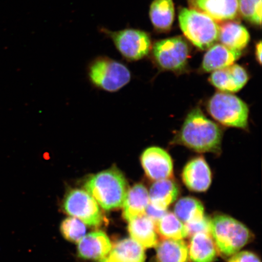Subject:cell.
I'll use <instances>...</instances> for the list:
<instances>
[{"label":"cell","mask_w":262,"mask_h":262,"mask_svg":"<svg viewBox=\"0 0 262 262\" xmlns=\"http://www.w3.org/2000/svg\"><path fill=\"white\" fill-rule=\"evenodd\" d=\"M64 211L85 225L98 227L102 224V212L96 200L83 189H74L68 193L63 203Z\"/></svg>","instance_id":"cell-9"},{"label":"cell","mask_w":262,"mask_h":262,"mask_svg":"<svg viewBox=\"0 0 262 262\" xmlns=\"http://www.w3.org/2000/svg\"><path fill=\"white\" fill-rule=\"evenodd\" d=\"M206 107L212 119L222 125L248 130L250 109L233 94L219 91L209 98Z\"/></svg>","instance_id":"cell-5"},{"label":"cell","mask_w":262,"mask_h":262,"mask_svg":"<svg viewBox=\"0 0 262 262\" xmlns=\"http://www.w3.org/2000/svg\"><path fill=\"white\" fill-rule=\"evenodd\" d=\"M113 246L107 235L97 231L85 235L78 242V256L84 259L103 261L107 257Z\"/></svg>","instance_id":"cell-13"},{"label":"cell","mask_w":262,"mask_h":262,"mask_svg":"<svg viewBox=\"0 0 262 262\" xmlns=\"http://www.w3.org/2000/svg\"><path fill=\"white\" fill-rule=\"evenodd\" d=\"M238 12L251 22L255 10L261 6V0H238Z\"/></svg>","instance_id":"cell-27"},{"label":"cell","mask_w":262,"mask_h":262,"mask_svg":"<svg viewBox=\"0 0 262 262\" xmlns=\"http://www.w3.org/2000/svg\"><path fill=\"white\" fill-rule=\"evenodd\" d=\"M159 262H188V247L183 240L163 239L156 246Z\"/></svg>","instance_id":"cell-22"},{"label":"cell","mask_w":262,"mask_h":262,"mask_svg":"<svg viewBox=\"0 0 262 262\" xmlns=\"http://www.w3.org/2000/svg\"><path fill=\"white\" fill-rule=\"evenodd\" d=\"M88 74L95 86L111 93L122 89L131 80L130 71L125 64L103 55L90 62Z\"/></svg>","instance_id":"cell-6"},{"label":"cell","mask_w":262,"mask_h":262,"mask_svg":"<svg viewBox=\"0 0 262 262\" xmlns=\"http://www.w3.org/2000/svg\"><path fill=\"white\" fill-rule=\"evenodd\" d=\"M188 236L191 237L199 232L210 234V219L205 217L203 220L193 224L185 225Z\"/></svg>","instance_id":"cell-28"},{"label":"cell","mask_w":262,"mask_h":262,"mask_svg":"<svg viewBox=\"0 0 262 262\" xmlns=\"http://www.w3.org/2000/svg\"><path fill=\"white\" fill-rule=\"evenodd\" d=\"M175 10L172 0H154L149 16L155 28L159 31L171 29L174 19Z\"/></svg>","instance_id":"cell-23"},{"label":"cell","mask_w":262,"mask_h":262,"mask_svg":"<svg viewBox=\"0 0 262 262\" xmlns=\"http://www.w3.org/2000/svg\"><path fill=\"white\" fill-rule=\"evenodd\" d=\"M210 234L218 252L225 257L238 253L252 237L250 229L244 224L223 214L210 219Z\"/></svg>","instance_id":"cell-3"},{"label":"cell","mask_w":262,"mask_h":262,"mask_svg":"<svg viewBox=\"0 0 262 262\" xmlns=\"http://www.w3.org/2000/svg\"><path fill=\"white\" fill-rule=\"evenodd\" d=\"M248 80L247 70L236 64L213 71L209 78V81L219 92L230 94L243 89Z\"/></svg>","instance_id":"cell-12"},{"label":"cell","mask_w":262,"mask_h":262,"mask_svg":"<svg viewBox=\"0 0 262 262\" xmlns=\"http://www.w3.org/2000/svg\"><path fill=\"white\" fill-rule=\"evenodd\" d=\"M188 253L192 262H213L217 258L218 251L210 234L199 232L191 236Z\"/></svg>","instance_id":"cell-19"},{"label":"cell","mask_w":262,"mask_h":262,"mask_svg":"<svg viewBox=\"0 0 262 262\" xmlns=\"http://www.w3.org/2000/svg\"><path fill=\"white\" fill-rule=\"evenodd\" d=\"M140 162L147 178L152 181L173 178L171 156L162 147H147L141 155Z\"/></svg>","instance_id":"cell-10"},{"label":"cell","mask_w":262,"mask_h":262,"mask_svg":"<svg viewBox=\"0 0 262 262\" xmlns=\"http://www.w3.org/2000/svg\"><path fill=\"white\" fill-rule=\"evenodd\" d=\"M149 191V204L159 210L166 211L179 194L178 184L172 179L154 182Z\"/></svg>","instance_id":"cell-17"},{"label":"cell","mask_w":262,"mask_h":262,"mask_svg":"<svg viewBox=\"0 0 262 262\" xmlns=\"http://www.w3.org/2000/svg\"><path fill=\"white\" fill-rule=\"evenodd\" d=\"M84 188L105 210L122 207L129 189L125 177L115 167L90 177Z\"/></svg>","instance_id":"cell-2"},{"label":"cell","mask_w":262,"mask_h":262,"mask_svg":"<svg viewBox=\"0 0 262 262\" xmlns=\"http://www.w3.org/2000/svg\"><path fill=\"white\" fill-rule=\"evenodd\" d=\"M166 211H161L154 208L149 204L146 210V215L155 223V224L165 214Z\"/></svg>","instance_id":"cell-30"},{"label":"cell","mask_w":262,"mask_h":262,"mask_svg":"<svg viewBox=\"0 0 262 262\" xmlns=\"http://www.w3.org/2000/svg\"><path fill=\"white\" fill-rule=\"evenodd\" d=\"M228 262H261L256 254L250 251H242L232 255Z\"/></svg>","instance_id":"cell-29"},{"label":"cell","mask_w":262,"mask_h":262,"mask_svg":"<svg viewBox=\"0 0 262 262\" xmlns=\"http://www.w3.org/2000/svg\"><path fill=\"white\" fill-rule=\"evenodd\" d=\"M149 204L148 190L142 183L134 185L127 191L122 205L124 219L129 222L145 215Z\"/></svg>","instance_id":"cell-16"},{"label":"cell","mask_w":262,"mask_h":262,"mask_svg":"<svg viewBox=\"0 0 262 262\" xmlns=\"http://www.w3.org/2000/svg\"><path fill=\"white\" fill-rule=\"evenodd\" d=\"M179 21L185 37L201 50H208L218 41L220 26L204 13L182 8L179 12Z\"/></svg>","instance_id":"cell-4"},{"label":"cell","mask_w":262,"mask_h":262,"mask_svg":"<svg viewBox=\"0 0 262 262\" xmlns=\"http://www.w3.org/2000/svg\"><path fill=\"white\" fill-rule=\"evenodd\" d=\"M222 139V127L206 117L201 107H196L186 116L171 145L185 146L198 153L219 155Z\"/></svg>","instance_id":"cell-1"},{"label":"cell","mask_w":262,"mask_h":262,"mask_svg":"<svg viewBox=\"0 0 262 262\" xmlns=\"http://www.w3.org/2000/svg\"><path fill=\"white\" fill-rule=\"evenodd\" d=\"M190 7L215 21L232 20L238 14V0H189Z\"/></svg>","instance_id":"cell-14"},{"label":"cell","mask_w":262,"mask_h":262,"mask_svg":"<svg viewBox=\"0 0 262 262\" xmlns=\"http://www.w3.org/2000/svg\"><path fill=\"white\" fill-rule=\"evenodd\" d=\"M145 248L133 238L122 239L114 245L103 262H145Z\"/></svg>","instance_id":"cell-20"},{"label":"cell","mask_w":262,"mask_h":262,"mask_svg":"<svg viewBox=\"0 0 262 262\" xmlns=\"http://www.w3.org/2000/svg\"><path fill=\"white\" fill-rule=\"evenodd\" d=\"M128 231L143 248H155L159 243L155 223L146 214L129 222Z\"/></svg>","instance_id":"cell-18"},{"label":"cell","mask_w":262,"mask_h":262,"mask_svg":"<svg viewBox=\"0 0 262 262\" xmlns=\"http://www.w3.org/2000/svg\"><path fill=\"white\" fill-rule=\"evenodd\" d=\"M174 214L185 225L201 221L205 217L204 205L192 196L183 198L176 203Z\"/></svg>","instance_id":"cell-24"},{"label":"cell","mask_w":262,"mask_h":262,"mask_svg":"<svg viewBox=\"0 0 262 262\" xmlns=\"http://www.w3.org/2000/svg\"><path fill=\"white\" fill-rule=\"evenodd\" d=\"M183 183L190 191L204 192L210 187L212 172L203 156L196 157L186 164L182 172Z\"/></svg>","instance_id":"cell-11"},{"label":"cell","mask_w":262,"mask_h":262,"mask_svg":"<svg viewBox=\"0 0 262 262\" xmlns=\"http://www.w3.org/2000/svg\"><path fill=\"white\" fill-rule=\"evenodd\" d=\"M242 51L234 50L222 44H215L208 49L203 59L201 70L203 73L227 68L238 60Z\"/></svg>","instance_id":"cell-15"},{"label":"cell","mask_w":262,"mask_h":262,"mask_svg":"<svg viewBox=\"0 0 262 262\" xmlns=\"http://www.w3.org/2000/svg\"><path fill=\"white\" fill-rule=\"evenodd\" d=\"M152 54L162 70L180 73L185 70L189 57V47L182 37L165 39L156 42Z\"/></svg>","instance_id":"cell-8"},{"label":"cell","mask_w":262,"mask_h":262,"mask_svg":"<svg viewBox=\"0 0 262 262\" xmlns=\"http://www.w3.org/2000/svg\"><path fill=\"white\" fill-rule=\"evenodd\" d=\"M261 42L260 41L256 45V47H255V55H256V58L258 63L261 64Z\"/></svg>","instance_id":"cell-31"},{"label":"cell","mask_w":262,"mask_h":262,"mask_svg":"<svg viewBox=\"0 0 262 262\" xmlns=\"http://www.w3.org/2000/svg\"><path fill=\"white\" fill-rule=\"evenodd\" d=\"M219 40L225 47L242 51L250 41V33L245 26L237 22H227L220 26Z\"/></svg>","instance_id":"cell-21"},{"label":"cell","mask_w":262,"mask_h":262,"mask_svg":"<svg viewBox=\"0 0 262 262\" xmlns=\"http://www.w3.org/2000/svg\"><path fill=\"white\" fill-rule=\"evenodd\" d=\"M60 231L68 241L78 243L86 235V228L83 222L75 217H68L62 222Z\"/></svg>","instance_id":"cell-26"},{"label":"cell","mask_w":262,"mask_h":262,"mask_svg":"<svg viewBox=\"0 0 262 262\" xmlns=\"http://www.w3.org/2000/svg\"><path fill=\"white\" fill-rule=\"evenodd\" d=\"M156 228L157 234L163 239L182 240L188 237L185 225L172 212L166 211L156 223Z\"/></svg>","instance_id":"cell-25"},{"label":"cell","mask_w":262,"mask_h":262,"mask_svg":"<svg viewBox=\"0 0 262 262\" xmlns=\"http://www.w3.org/2000/svg\"><path fill=\"white\" fill-rule=\"evenodd\" d=\"M104 37L110 39L117 51L126 60H142L149 54L151 41L146 32L133 28L113 31L104 26L98 28Z\"/></svg>","instance_id":"cell-7"}]
</instances>
